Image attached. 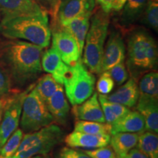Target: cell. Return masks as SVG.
Returning a JSON list of instances; mask_svg holds the SVG:
<instances>
[{
    "label": "cell",
    "instance_id": "obj_30",
    "mask_svg": "<svg viewBox=\"0 0 158 158\" xmlns=\"http://www.w3.org/2000/svg\"><path fill=\"white\" fill-rule=\"evenodd\" d=\"M96 86L98 92L102 95H108L114 89V81L107 71H104L100 73Z\"/></svg>",
    "mask_w": 158,
    "mask_h": 158
},
{
    "label": "cell",
    "instance_id": "obj_18",
    "mask_svg": "<svg viewBox=\"0 0 158 158\" xmlns=\"http://www.w3.org/2000/svg\"><path fill=\"white\" fill-rule=\"evenodd\" d=\"M140 95L139 89L135 78L127 81L115 92L109 95H105L110 101L121 104L127 108L134 107Z\"/></svg>",
    "mask_w": 158,
    "mask_h": 158
},
{
    "label": "cell",
    "instance_id": "obj_34",
    "mask_svg": "<svg viewBox=\"0 0 158 158\" xmlns=\"http://www.w3.org/2000/svg\"><path fill=\"white\" fill-rule=\"evenodd\" d=\"M95 2L100 6L102 11L109 14L112 10L114 0H95Z\"/></svg>",
    "mask_w": 158,
    "mask_h": 158
},
{
    "label": "cell",
    "instance_id": "obj_7",
    "mask_svg": "<svg viewBox=\"0 0 158 158\" xmlns=\"http://www.w3.org/2000/svg\"><path fill=\"white\" fill-rule=\"evenodd\" d=\"M54 122L46 104L41 99L35 86L29 90L23 100L20 125L26 133L37 131Z\"/></svg>",
    "mask_w": 158,
    "mask_h": 158
},
{
    "label": "cell",
    "instance_id": "obj_2",
    "mask_svg": "<svg viewBox=\"0 0 158 158\" xmlns=\"http://www.w3.org/2000/svg\"><path fill=\"white\" fill-rule=\"evenodd\" d=\"M0 35L9 40H21L48 48L51 40V29L47 12L39 14L6 18L0 21Z\"/></svg>",
    "mask_w": 158,
    "mask_h": 158
},
{
    "label": "cell",
    "instance_id": "obj_22",
    "mask_svg": "<svg viewBox=\"0 0 158 158\" xmlns=\"http://www.w3.org/2000/svg\"><path fill=\"white\" fill-rule=\"evenodd\" d=\"M148 0H126L120 15L119 22L124 27L132 25L143 15Z\"/></svg>",
    "mask_w": 158,
    "mask_h": 158
},
{
    "label": "cell",
    "instance_id": "obj_35",
    "mask_svg": "<svg viewBox=\"0 0 158 158\" xmlns=\"http://www.w3.org/2000/svg\"><path fill=\"white\" fill-rule=\"evenodd\" d=\"M15 93H16V92H13V93L9 94V95L2 97V98H0V123H1L2 118L4 110H5L6 106L9 103V102L10 101L11 98H13Z\"/></svg>",
    "mask_w": 158,
    "mask_h": 158
},
{
    "label": "cell",
    "instance_id": "obj_6",
    "mask_svg": "<svg viewBox=\"0 0 158 158\" xmlns=\"http://www.w3.org/2000/svg\"><path fill=\"white\" fill-rule=\"evenodd\" d=\"M96 79L79 59L73 65L70 66L65 77L64 93L73 106L82 103L92 95L95 87Z\"/></svg>",
    "mask_w": 158,
    "mask_h": 158
},
{
    "label": "cell",
    "instance_id": "obj_37",
    "mask_svg": "<svg viewBox=\"0 0 158 158\" xmlns=\"http://www.w3.org/2000/svg\"><path fill=\"white\" fill-rule=\"evenodd\" d=\"M41 7H44L48 10L49 13H51L53 9V5H54V0H35Z\"/></svg>",
    "mask_w": 158,
    "mask_h": 158
},
{
    "label": "cell",
    "instance_id": "obj_3",
    "mask_svg": "<svg viewBox=\"0 0 158 158\" xmlns=\"http://www.w3.org/2000/svg\"><path fill=\"white\" fill-rule=\"evenodd\" d=\"M127 64L134 76L157 68V45L154 37L143 29L133 31L127 40Z\"/></svg>",
    "mask_w": 158,
    "mask_h": 158
},
{
    "label": "cell",
    "instance_id": "obj_36",
    "mask_svg": "<svg viewBox=\"0 0 158 158\" xmlns=\"http://www.w3.org/2000/svg\"><path fill=\"white\" fill-rule=\"evenodd\" d=\"M120 158H149L147 157V155H144L143 152H141L139 149H138L137 148H134V149H131L128 152L127 155H126L124 157H120Z\"/></svg>",
    "mask_w": 158,
    "mask_h": 158
},
{
    "label": "cell",
    "instance_id": "obj_27",
    "mask_svg": "<svg viewBox=\"0 0 158 158\" xmlns=\"http://www.w3.org/2000/svg\"><path fill=\"white\" fill-rule=\"evenodd\" d=\"M23 136L22 130L18 128L0 148V158H12L16 152Z\"/></svg>",
    "mask_w": 158,
    "mask_h": 158
},
{
    "label": "cell",
    "instance_id": "obj_1",
    "mask_svg": "<svg viewBox=\"0 0 158 158\" xmlns=\"http://www.w3.org/2000/svg\"><path fill=\"white\" fill-rule=\"evenodd\" d=\"M43 48L21 40L0 44V65L7 71L12 84L22 87L31 84L42 73Z\"/></svg>",
    "mask_w": 158,
    "mask_h": 158
},
{
    "label": "cell",
    "instance_id": "obj_12",
    "mask_svg": "<svg viewBox=\"0 0 158 158\" xmlns=\"http://www.w3.org/2000/svg\"><path fill=\"white\" fill-rule=\"evenodd\" d=\"M110 134H88L73 131L64 138L66 145L72 148L93 149L110 143Z\"/></svg>",
    "mask_w": 158,
    "mask_h": 158
},
{
    "label": "cell",
    "instance_id": "obj_29",
    "mask_svg": "<svg viewBox=\"0 0 158 158\" xmlns=\"http://www.w3.org/2000/svg\"><path fill=\"white\" fill-rule=\"evenodd\" d=\"M106 71L113 79L114 83H116L117 85L123 84L124 83L127 81L129 77V73L124 64V62L118 63L113 68Z\"/></svg>",
    "mask_w": 158,
    "mask_h": 158
},
{
    "label": "cell",
    "instance_id": "obj_20",
    "mask_svg": "<svg viewBox=\"0 0 158 158\" xmlns=\"http://www.w3.org/2000/svg\"><path fill=\"white\" fill-rule=\"evenodd\" d=\"M45 104L54 122L61 124L66 122L70 111V106L62 85H59L56 92L45 102Z\"/></svg>",
    "mask_w": 158,
    "mask_h": 158
},
{
    "label": "cell",
    "instance_id": "obj_25",
    "mask_svg": "<svg viewBox=\"0 0 158 158\" xmlns=\"http://www.w3.org/2000/svg\"><path fill=\"white\" fill-rule=\"evenodd\" d=\"M58 84L51 74H45L39 79L37 84L35 85V89L45 102L56 92Z\"/></svg>",
    "mask_w": 158,
    "mask_h": 158
},
{
    "label": "cell",
    "instance_id": "obj_31",
    "mask_svg": "<svg viewBox=\"0 0 158 158\" xmlns=\"http://www.w3.org/2000/svg\"><path fill=\"white\" fill-rule=\"evenodd\" d=\"M84 152L92 158H117L111 147L108 146L93 149H85Z\"/></svg>",
    "mask_w": 158,
    "mask_h": 158
},
{
    "label": "cell",
    "instance_id": "obj_4",
    "mask_svg": "<svg viewBox=\"0 0 158 158\" xmlns=\"http://www.w3.org/2000/svg\"><path fill=\"white\" fill-rule=\"evenodd\" d=\"M109 14L100 10L92 15L86 36L82 62L91 73L100 74L104 46L108 34Z\"/></svg>",
    "mask_w": 158,
    "mask_h": 158
},
{
    "label": "cell",
    "instance_id": "obj_17",
    "mask_svg": "<svg viewBox=\"0 0 158 158\" xmlns=\"http://www.w3.org/2000/svg\"><path fill=\"white\" fill-rule=\"evenodd\" d=\"M110 135L118 133H141L146 130L145 122L138 111H131L116 119L111 124Z\"/></svg>",
    "mask_w": 158,
    "mask_h": 158
},
{
    "label": "cell",
    "instance_id": "obj_41",
    "mask_svg": "<svg viewBox=\"0 0 158 158\" xmlns=\"http://www.w3.org/2000/svg\"><path fill=\"white\" fill-rule=\"evenodd\" d=\"M117 158H120V157H117Z\"/></svg>",
    "mask_w": 158,
    "mask_h": 158
},
{
    "label": "cell",
    "instance_id": "obj_33",
    "mask_svg": "<svg viewBox=\"0 0 158 158\" xmlns=\"http://www.w3.org/2000/svg\"><path fill=\"white\" fill-rule=\"evenodd\" d=\"M55 158H92L86 155L84 151L76 149L75 148L64 147L57 152Z\"/></svg>",
    "mask_w": 158,
    "mask_h": 158
},
{
    "label": "cell",
    "instance_id": "obj_24",
    "mask_svg": "<svg viewBox=\"0 0 158 158\" xmlns=\"http://www.w3.org/2000/svg\"><path fill=\"white\" fill-rule=\"evenodd\" d=\"M110 130L111 125L106 122L78 120L74 125V131L88 134H110Z\"/></svg>",
    "mask_w": 158,
    "mask_h": 158
},
{
    "label": "cell",
    "instance_id": "obj_38",
    "mask_svg": "<svg viewBox=\"0 0 158 158\" xmlns=\"http://www.w3.org/2000/svg\"><path fill=\"white\" fill-rule=\"evenodd\" d=\"M125 2L126 0H114L113 7H112V10L115 12L121 11V10L122 9V7H123Z\"/></svg>",
    "mask_w": 158,
    "mask_h": 158
},
{
    "label": "cell",
    "instance_id": "obj_9",
    "mask_svg": "<svg viewBox=\"0 0 158 158\" xmlns=\"http://www.w3.org/2000/svg\"><path fill=\"white\" fill-rule=\"evenodd\" d=\"M52 47L56 50L65 64L72 66L79 59L81 54L76 41L62 27L51 31Z\"/></svg>",
    "mask_w": 158,
    "mask_h": 158
},
{
    "label": "cell",
    "instance_id": "obj_11",
    "mask_svg": "<svg viewBox=\"0 0 158 158\" xmlns=\"http://www.w3.org/2000/svg\"><path fill=\"white\" fill-rule=\"evenodd\" d=\"M95 4V0H61L56 21L60 26H64L83 13H92Z\"/></svg>",
    "mask_w": 158,
    "mask_h": 158
},
{
    "label": "cell",
    "instance_id": "obj_32",
    "mask_svg": "<svg viewBox=\"0 0 158 158\" xmlns=\"http://www.w3.org/2000/svg\"><path fill=\"white\" fill-rule=\"evenodd\" d=\"M12 86L13 84L8 73L0 65V98L14 92H11Z\"/></svg>",
    "mask_w": 158,
    "mask_h": 158
},
{
    "label": "cell",
    "instance_id": "obj_15",
    "mask_svg": "<svg viewBox=\"0 0 158 158\" xmlns=\"http://www.w3.org/2000/svg\"><path fill=\"white\" fill-rule=\"evenodd\" d=\"M137 111L141 114L145 122L146 130L157 133L158 100L157 98L140 93L136 103Z\"/></svg>",
    "mask_w": 158,
    "mask_h": 158
},
{
    "label": "cell",
    "instance_id": "obj_28",
    "mask_svg": "<svg viewBox=\"0 0 158 158\" xmlns=\"http://www.w3.org/2000/svg\"><path fill=\"white\" fill-rule=\"evenodd\" d=\"M143 21L150 28L157 31L158 29V0H148L144 10Z\"/></svg>",
    "mask_w": 158,
    "mask_h": 158
},
{
    "label": "cell",
    "instance_id": "obj_21",
    "mask_svg": "<svg viewBox=\"0 0 158 158\" xmlns=\"http://www.w3.org/2000/svg\"><path fill=\"white\" fill-rule=\"evenodd\" d=\"M140 133H118L110 135V147L117 157L127 155L131 149L136 147Z\"/></svg>",
    "mask_w": 158,
    "mask_h": 158
},
{
    "label": "cell",
    "instance_id": "obj_14",
    "mask_svg": "<svg viewBox=\"0 0 158 158\" xmlns=\"http://www.w3.org/2000/svg\"><path fill=\"white\" fill-rule=\"evenodd\" d=\"M41 66L43 70L51 74L55 81L61 85L64 84L65 77L70 70V66L63 62L60 55L52 46L42 54Z\"/></svg>",
    "mask_w": 158,
    "mask_h": 158
},
{
    "label": "cell",
    "instance_id": "obj_26",
    "mask_svg": "<svg viewBox=\"0 0 158 158\" xmlns=\"http://www.w3.org/2000/svg\"><path fill=\"white\" fill-rule=\"evenodd\" d=\"M140 93L158 98V73L156 71L143 75L138 86Z\"/></svg>",
    "mask_w": 158,
    "mask_h": 158
},
{
    "label": "cell",
    "instance_id": "obj_16",
    "mask_svg": "<svg viewBox=\"0 0 158 158\" xmlns=\"http://www.w3.org/2000/svg\"><path fill=\"white\" fill-rule=\"evenodd\" d=\"M73 114L78 120L102 123L106 122L103 112L98 100V94L96 92L82 103L73 106Z\"/></svg>",
    "mask_w": 158,
    "mask_h": 158
},
{
    "label": "cell",
    "instance_id": "obj_8",
    "mask_svg": "<svg viewBox=\"0 0 158 158\" xmlns=\"http://www.w3.org/2000/svg\"><path fill=\"white\" fill-rule=\"evenodd\" d=\"M34 86L31 84L23 92L15 93L6 106L0 123V148L19 127L23 100Z\"/></svg>",
    "mask_w": 158,
    "mask_h": 158
},
{
    "label": "cell",
    "instance_id": "obj_19",
    "mask_svg": "<svg viewBox=\"0 0 158 158\" xmlns=\"http://www.w3.org/2000/svg\"><path fill=\"white\" fill-rule=\"evenodd\" d=\"M92 15V12L83 13L65 23L64 26H60L70 33L76 41L81 56L83 54L85 39L89 28L90 19Z\"/></svg>",
    "mask_w": 158,
    "mask_h": 158
},
{
    "label": "cell",
    "instance_id": "obj_10",
    "mask_svg": "<svg viewBox=\"0 0 158 158\" xmlns=\"http://www.w3.org/2000/svg\"><path fill=\"white\" fill-rule=\"evenodd\" d=\"M126 48L122 35L113 31L104 46L102 59V72L108 70L118 63L124 62ZM101 72V73H102Z\"/></svg>",
    "mask_w": 158,
    "mask_h": 158
},
{
    "label": "cell",
    "instance_id": "obj_40",
    "mask_svg": "<svg viewBox=\"0 0 158 158\" xmlns=\"http://www.w3.org/2000/svg\"><path fill=\"white\" fill-rule=\"evenodd\" d=\"M30 158H51V157L48 155H38L33 156V157H31Z\"/></svg>",
    "mask_w": 158,
    "mask_h": 158
},
{
    "label": "cell",
    "instance_id": "obj_23",
    "mask_svg": "<svg viewBox=\"0 0 158 158\" xmlns=\"http://www.w3.org/2000/svg\"><path fill=\"white\" fill-rule=\"evenodd\" d=\"M137 149L149 158H158L157 133L144 131L138 136Z\"/></svg>",
    "mask_w": 158,
    "mask_h": 158
},
{
    "label": "cell",
    "instance_id": "obj_5",
    "mask_svg": "<svg viewBox=\"0 0 158 158\" xmlns=\"http://www.w3.org/2000/svg\"><path fill=\"white\" fill-rule=\"evenodd\" d=\"M64 135L62 128L54 124L23 134L16 152L12 158H30L38 155H48L62 141Z\"/></svg>",
    "mask_w": 158,
    "mask_h": 158
},
{
    "label": "cell",
    "instance_id": "obj_13",
    "mask_svg": "<svg viewBox=\"0 0 158 158\" xmlns=\"http://www.w3.org/2000/svg\"><path fill=\"white\" fill-rule=\"evenodd\" d=\"M43 12L45 10L35 0H0V14L2 19Z\"/></svg>",
    "mask_w": 158,
    "mask_h": 158
},
{
    "label": "cell",
    "instance_id": "obj_39",
    "mask_svg": "<svg viewBox=\"0 0 158 158\" xmlns=\"http://www.w3.org/2000/svg\"><path fill=\"white\" fill-rule=\"evenodd\" d=\"M61 0H54V5H53V9L52 11H51V15L52 19H54V21H56V13H57V10H58V7L59 5V3H60Z\"/></svg>",
    "mask_w": 158,
    "mask_h": 158
}]
</instances>
